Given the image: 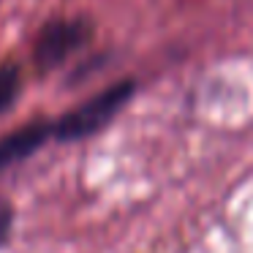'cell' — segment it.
<instances>
[{
	"instance_id": "obj_1",
	"label": "cell",
	"mask_w": 253,
	"mask_h": 253,
	"mask_svg": "<svg viewBox=\"0 0 253 253\" xmlns=\"http://www.w3.org/2000/svg\"><path fill=\"white\" fill-rule=\"evenodd\" d=\"M133 93H136V82H131V79H123V82L101 90L98 95H93L90 101L79 104L77 109L66 112L60 120L52 123V139L79 142V139L98 133L101 128H106L115 120V115L133 98Z\"/></svg>"
},
{
	"instance_id": "obj_2",
	"label": "cell",
	"mask_w": 253,
	"mask_h": 253,
	"mask_svg": "<svg viewBox=\"0 0 253 253\" xmlns=\"http://www.w3.org/2000/svg\"><path fill=\"white\" fill-rule=\"evenodd\" d=\"M93 30L87 19H52L41 28L39 39L33 46V60L41 71L63 66L74 52L90 44Z\"/></svg>"
},
{
	"instance_id": "obj_5",
	"label": "cell",
	"mask_w": 253,
	"mask_h": 253,
	"mask_svg": "<svg viewBox=\"0 0 253 253\" xmlns=\"http://www.w3.org/2000/svg\"><path fill=\"white\" fill-rule=\"evenodd\" d=\"M11 226H14V207L6 202V199H0V245L8 240Z\"/></svg>"
},
{
	"instance_id": "obj_4",
	"label": "cell",
	"mask_w": 253,
	"mask_h": 253,
	"mask_svg": "<svg viewBox=\"0 0 253 253\" xmlns=\"http://www.w3.org/2000/svg\"><path fill=\"white\" fill-rule=\"evenodd\" d=\"M19 87H22V74H19V68L14 63H3L0 66V115L17 104Z\"/></svg>"
},
{
	"instance_id": "obj_3",
	"label": "cell",
	"mask_w": 253,
	"mask_h": 253,
	"mask_svg": "<svg viewBox=\"0 0 253 253\" xmlns=\"http://www.w3.org/2000/svg\"><path fill=\"white\" fill-rule=\"evenodd\" d=\"M49 139H52V123H44V120L28 123V126L17 128V131L6 133L0 139V169H8V166L19 164V161L30 158Z\"/></svg>"
}]
</instances>
